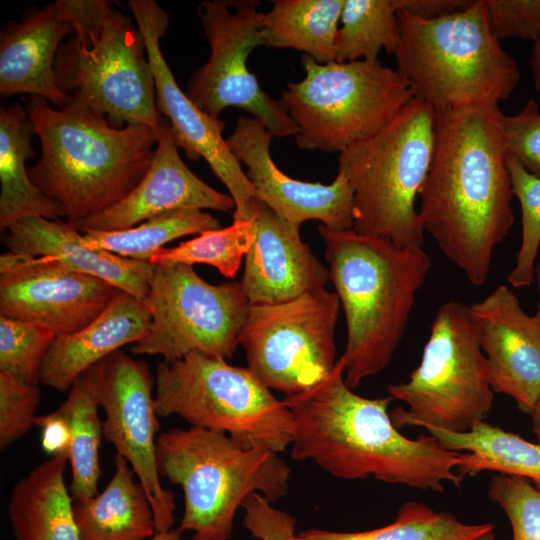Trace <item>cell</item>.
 <instances>
[{"instance_id":"obj_7","label":"cell","mask_w":540,"mask_h":540,"mask_svg":"<svg viewBox=\"0 0 540 540\" xmlns=\"http://www.w3.org/2000/svg\"><path fill=\"white\" fill-rule=\"evenodd\" d=\"M437 111L413 97L383 129L339 155L338 172L354 193L353 230L402 248H422L415 202L436 143Z\"/></svg>"},{"instance_id":"obj_47","label":"cell","mask_w":540,"mask_h":540,"mask_svg":"<svg viewBox=\"0 0 540 540\" xmlns=\"http://www.w3.org/2000/svg\"><path fill=\"white\" fill-rule=\"evenodd\" d=\"M534 281L536 282L537 290L539 292V299H538V303H537V311H536L534 317L537 319V321L540 324V262L535 266Z\"/></svg>"},{"instance_id":"obj_34","label":"cell","mask_w":540,"mask_h":540,"mask_svg":"<svg viewBox=\"0 0 540 540\" xmlns=\"http://www.w3.org/2000/svg\"><path fill=\"white\" fill-rule=\"evenodd\" d=\"M255 238L253 220H233L230 226L208 230L172 248H160L150 262L158 264H208L223 276L234 278Z\"/></svg>"},{"instance_id":"obj_5","label":"cell","mask_w":540,"mask_h":540,"mask_svg":"<svg viewBox=\"0 0 540 540\" xmlns=\"http://www.w3.org/2000/svg\"><path fill=\"white\" fill-rule=\"evenodd\" d=\"M397 19L396 69L437 112L498 104L517 86L518 66L494 36L483 0L436 19L403 10Z\"/></svg>"},{"instance_id":"obj_39","label":"cell","mask_w":540,"mask_h":540,"mask_svg":"<svg viewBox=\"0 0 540 540\" xmlns=\"http://www.w3.org/2000/svg\"><path fill=\"white\" fill-rule=\"evenodd\" d=\"M501 134L507 156L540 178V110L534 99L520 112L501 116Z\"/></svg>"},{"instance_id":"obj_37","label":"cell","mask_w":540,"mask_h":540,"mask_svg":"<svg viewBox=\"0 0 540 540\" xmlns=\"http://www.w3.org/2000/svg\"><path fill=\"white\" fill-rule=\"evenodd\" d=\"M488 496L507 515L512 540H540V491L530 481L497 474L492 477Z\"/></svg>"},{"instance_id":"obj_25","label":"cell","mask_w":540,"mask_h":540,"mask_svg":"<svg viewBox=\"0 0 540 540\" xmlns=\"http://www.w3.org/2000/svg\"><path fill=\"white\" fill-rule=\"evenodd\" d=\"M67 457H51L14 485L8 518L16 540H79L64 474Z\"/></svg>"},{"instance_id":"obj_31","label":"cell","mask_w":540,"mask_h":540,"mask_svg":"<svg viewBox=\"0 0 540 540\" xmlns=\"http://www.w3.org/2000/svg\"><path fill=\"white\" fill-rule=\"evenodd\" d=\"M219 229L218 220L200 209H178L117 231H84L80 242L94 250L150 262L154 253L177 238Z\"/></svg>"},{"instance_id":"obj_35","label":"cell","mask_w":540,"mask_h":540,"mask_svg":"<svg viewBox=\"0 0 540 540\" xmlns=\"http://www.w3.org/2000/svg\"><path fill=\"white\" fill-rule=\"evenodd\" d=\"M512 194L520 203L522 212L521 243L516 263L508 275L514 288L528 287L534 281L536 258L540 246V178L524 169L515 159L507 156Z\"/></svg>"},{"instance_id":"obj_46","label":"cell","mask_w":540,"mask_h":540,"mask_svg":"<svg viewBox=\"0 0 540 540\" xmlns=\"http://www.w3.org/2000/svg\"><path fill=\"white\" fill-rule=\"evenodd\" d=\"M178 530L170 529L168 531L156 532L153 537L148 540H183Z\"/></svg>"},{"instance_id":"obj_22","label":"cell","mask_w":540,"mask_h":540,"mask_svg":"<svg viewBox=\"0 0 540 540\" xmlns=\"http://www.w3.org/2000/svg\"><path fill=\"white\" fill-rule=\"evenodd\" d=\"M58 0L28 11L0 37V94H30L61 108L71 97L57 85L54 64L61 44L74 35Z\"/></svg>"},{"instance_id":"obj_11","label":"cell","mask_w":540,"mask_h":540,"mask_svg":"<svg viewBox=\"0 0 540 540\" xmlns=\"http://www.w3.org/2000/svg\"><path fill=\"white\" fill-rule=\"evenodd\" d=\"M54 73L63 92L111 126L159 130L163 116L144 38L113 6L61 44Z\"/></svg>"},{"instance_id":"obj_48","label":"cell","mask_w":540,"mask_h":540,"mask_svg":"<svg viewBox=\"0 0 540 540\" xmlns=\"http://www.w3.org/2000/svg\"><path fill=\"white\" fill-rule=\"evenodd\" d=\"M475 540H496L494 530H490V531L482 534L481 536H479Z\"/></svg>"},{"instance_id":"obj_20","label":"cell","mask_w":540,"mask_h":540,"mask_svg":"<svg viewBox=\"0 0 540 540\" xmlns=\"http://www.w3.org/2000/svg\"><path fill=\"white\" fill-rule=\"evenodd\" d=\"M156 147L148 171L124 199L76 225L78 231H117L178 209H235L230 195L197 177L183 162L168 121L156 132Z\"/></svg>"},{"instance_id":"obj_2","label":"cell","mask_w":540,"mask_h":540,"mask_svg":"<svg viewBox=\"0 0 540 540\" xmlns=\"http://www.w3.org/2000/svg\"><path fill=\"white\" fill-rule=\"evenodd\" d=\"M284 401L293 415L295 460H311L344 480L373 478L435 492H444L445 482L461 486L462 452L444 448L430 434L402 435L388 413L392 398L353 392L340 359L325 379Z\"/></svg>"},{"instance_id":"obj_21","label":"cell","mask_w":540,"mask_h":540,"mask_svg":"<svg viewBox=\"0 0 540 540\" xmlns=\"http://www.w3.org/2000/svg\"><path fill=\"white\" fill-rule=\"evenodd\" d=\"M255 238L240 281L250 305L274 304L324 289L329 271L302 241L299 229L253 198Z\"/></svg>"},{"instance_id":"obj_6","label":"cell","mask_w":540,"mask_h":540,"mask_svg":"<svg viewBox=\"0 0 540 540\" xmlns=\"http://www.w3.org/2000/svg\"><path fill=\"white\" fill-rule=\"evenodd\" d=\"M156 463L160 476L182 488L177 530L191 531L192 540H229L245 499L253 493L272 503L283 498L291 475L274 451L244 448L224 433L192 426L158 436Z\"/></svg>"},{"instance_id":"obj_24","label":"cell","mask_w":540,"mask_h":540,"mask_svg":"<svg viewBox=\"0 0 540 540\" xmlns=\"http://www.w3.org/2000/svg\"><path fill=\"white\" fill-rule=\"evenodd\" d=\"M151 322L144 302L118 290L90 324L71 335L56 337L43 359L40 383L60 392L69 391L90 368L124 345L143 339Z\"/></svg>"},{"instance_id":"obj_1","label":"cell","mask_w":540,"mask_h":540,"mask_svg":"<svg viewBox=\"0 0 540 540\" xmlns=\"http://www.w3.org/2000/svg\"><path fill=\"white\" fill-rule=\"evenodd\" d=\"M498 104L437 112L433 160L419 215L442 253L474 286L488 279L495 247L514 223Z\"/></svg>"},{"instance_id":"obj_38","label":"cell","mask_w":540,"mask_h":540,"mask_svg":"<svg viewBox=\"0 0 540 540\" xmlns=\"http://www.w3.org/2000/svg\"><path fill=\"white\" fill-rule=\"evenodd\" d=\"M40 392L37 385L27 384L0 372V448L6 449L34 425Z\"/></svg>"},{"instance_id":"obj_45","label":"cell","mask_w":540,"mask_h":540,"mask_svg":"<svg viewBox=\"0 0 540 540\" xmlns=\"http://www.w3.org/2000/svg\"><path fill=\"white\" fill-rule=\"evenodd\" d=\"M529 415L532 418V432L540 444V398Z\"/></svg>"},{"instance_id":"obj_27","label":"cell","mask_w":540,"mask_h":540,"mask_svg":"<svg viewBox=\"0 0 540 540\" xmlns=\"http://www.w3.org/2000/svg\"><path fill=\"white\" fill-rule=\"evenodd\" d=\"M34 134L27 109L13 104L0 109V227L5 230L19 219L65 217L62 207L44 195L30 180L26 160L35 155Z\"/></svg>"},{"instance_id":"obj_15","label":"cell","mask_w":540,"mask_h":540,"mask_svg":"<svg viewBox=\"0 0 540 540\" xmlns=\"http://www.w3.org/2000/svg\"><path fill=\"white\" fill-rule=\"evenodd\" d=\"M99 406L104 411V438L124 457L143 485L152 506L156 532L172 529L175 497L160 481L156 463L159 432L152 394L153 377L146 362L121 350L91 368Z\"/></svg>"},{"instance_id":"obj_44","label":"cell","mask_w":540,"mask_h":540,"mask_svg":"<svg viewBox=\"0 0 540 540\" xmlns=\"http://www.w3.org/2000/svg\"><path fill=\"white\" fill-rule=\"evenodd\" d=\"M529 62L532 69L534 87L540 92V37L534 41Z\"/></svg>"},{"instance_id":"obj_33","label":"cell","mask_w":540,"mask_h":540,"mask_svg":"<svg viewBox=\"0 0 540 540\" xmlns=\"http://www.w3.org/2000/svg\"><path fill=\"white\" fill-rule=\"evenodd\" d=\"M398 11V0H344L335 61H375L381 49L394 55L398 45Z\"/></svg>"},{"instance_id":"obj_43","label":"cell","mask_w":540,"mask_h":540,"mask_svg":"<svg viewBox=\"0 0 540 540\" xmlns=\"http://www.w3.org/2000/svg\"><path fill=\"white\" fill-rule=\"evenodd\" d=\"M399 10L423 18L436 19L466 9L473 0H398Z\"/></svg>"},{"instance_id":"obj_19","label":"cell","mask_w":540,"mask_h":540,"mask_svg":"<svg viewBox=\"0 0 540 540\" xmlns=\"http://www.w3.org/2000/svg\"><path fill=\"white\" fill-rule=\"evenodd\" d=\"M492 390L510 396L530 414L540 398V324L522 308L517 296L498 285L470 305Z\"/></svg>"},{"instance_id":"obj_23","label":"cell","mask_w":540,"mask_h":540,"mask_svg":"<svg viewBox=\"0 0 540 540\" xmlns=\"http://www.w3.org/2000/svg\"><path fill=\"white\" fill-rule=\"evenodd\" d=\"M4 231L10 252L52 257L68 269L102 279L142 302L147 298L154 264L86 247L80 242L81 232L68 221L25 217Z\"/></svg>"},{"instance_id":"obj_32","label":"cell","mask_w":540,"mask_h":540,"mask_svg":"<svg viewBox=\"0 0 540 540\" xmlns=\"http://www.w3.org/2000/svg\"><path fill=\"white\" fill-rule=\"evenodd\" d=\"M493 523L466 524L454 515L437 511L418 501L404 502L394 521L386 526L360 531L337 532L308 529L298 540H475L495 529Z\"/></svg>"},{"instance_id":"obj_3","label":"cell","mask_w":540,"mask_h":540,"mask_svg":"<svg viewBox=\"0 0 540 540\" xmlns=\"http://www.w3.org/2000/svg\"><path fill=\"white\" fill-rule=\"evenodd\" d=\"M25 104L41 145L30 180L73 225L124 199L148 171L157 142L152 129L115 128L73 99L61 108L36 96Z\"/></svg>"},{"instance_id":"obj_29","label":"cell","mask_w":540,"mask_h":540,"mask_svg":"<svg viewBox=\"0 0 540 540\" xmlns=\"http://www.w3.org/2000/svg\"><path fill=\"white\" fill-rule=\"evenodd\" d=\"M344 0H275L260 29L264 46L291 48L320 64L335 61Z\"/></svg>"},{"instance_id":"obj_10","label":"cell","mask_w":540,"mask_h":540,"mask_svg":"<svg viewBox=\"0 0 540 540\" xmlns=\"http://www.w3.org/2000/svg\"><path fill=\"white\" fill-rule=\"evenodd\" d=\"M408 409L391 411L394 425L463 433L488 417L494 391L470 306L446 301L437 309L419 365L406 382L388 387Z\"/></svg>"},{"instance_id":"obj_13","label":"cell","mask_w":540,"mask_h":540,"mask_svg":"<svg viewBox=\"0 0 540 540\" xmlns=\"http://www.w3.org/2000/svg\"><path fill=\"white\" fill-rule=\"evenodd\" d=\"M339 307L337 294L325 288L285 302L250 305L238 338L248 369L286 396L317 385L337 362Z\"/></svg>"},{"instance_id":"obj_12","label":"cell","mask_w":540,"mask_h":540,"mask_svg":"<svg viewBox=\"0 0 540 540\" xmlns=\"http://www.w3.org/2000/svg\"><path fill=\"white\" fill-rule=\"evenodd\" d=\"M144 303L151 326L131 350L167 362L192 352L231 358L250 307L240 282L210 284L182 263L155 265Z\"/></svg>"},{"instance_id":"obj_28","label":"cell","mask_w":540,"mask_h":540,"mask_svg":"<svg viewBox=\"0 0 540 540\" xmlns=\"http://www.w3.org/2000/svg\"><path fill=\"white\" fill-rule=\"evenodd\" d=\"M446 449L461 453L458 474L475 476L495 471L527 479L540 491V444L498 426L480 422L469 431L455 433L425 427Z\"/></svg>"},{"instance_id":"obj_8","label":"cell","mask_w":540,"mask_h":540,"mask_svg":"<svg viewBox=\"0 0 540 540\" xmlns=\"http://www.w3.org/2000/svg\"><path fill=\"white\" fill-rule=\"evenodd\" d=\"M158 416L228 435L244 448L276 453L291 446L293 415L249 369L192 352L160 362L155 375Z\"/></svg>"},{"instance_id":"obj_9","label":"cell","mask_w":540,"mask_h":540,"mask_svg":"<svg viewBox=\"0 0 540 540\" xmlns=\"http://www.w3.org/2000/svg\"><path fill=\"white\" fill-rule=\"evenodd\" d=\"M301 64L304 78L287 84L281 102L302 150L341 153L386 127L414 97L402 74L379 59L320 64L303 55Z\"/></svg>"},{"instance_id":"obj_40","label":"cell","mask_w":540,"mask_h":540,"mask_svg":"<svg viewBox=\"0 0 540 540\" xmlns=\"http://www.w3.org/2000/svg\"><path fill=\"white\" fill-rule=\"evenodd\" d=\"M490 28L498 41L540 37V0H483Z\"/></svg>"},{"instance_id":"obj_36","label":"cell","mask_w":540,"mask_h":540,"mask_svg":"<svg viewBox=\"0 0 540 540\" xmlns=\"http://www.w3.org/2000/svg\"><path fill=\"white\" fill-rule=\"evenodd\" d=\"M55 339L44 327L0 316V372L38 385L43 359Z\"/></svg>"},{"instance_id":"obj_18","label":"cell","mask_w":540,"mask_h":540,"mask_svg":"<svg viewBox=\"0 0 540 540\" xmlns=\"http://www.w3.org/2000/svg\"><path fill=\"white\" fill-rule=\"evenodd\" d=\"M273 137L261 121L242 115L226 139L234 156L247 167L255 198L299 230L308 220L320 221L331 230L353 229L354 193L348 179L338 172L332 183L324 185L289 177L272 159Z\"/></svg>"},{"instance_id":"obj_42","label":"cell","mask_w":540,"mask_h":540,"mask_svg":"<svg viewBox=\"0 0 540 540\" xmlns=\"http://www.w3.org/2000/svg\"><path fill=\"white\" fill-rule=\"evenodd\" d=\"M34 425L41 429V445L47 454L52 457H67L70 431L66 419L57 409L36 416Z\"/></svg>"},{"instance_id":"obj_30","label":"cell","mask_w":540,"mask_h":540,"mask_svg":"<svg viewBox=\"0 0 540 540\" xmlns=\"http://www.w3.org/2000/svg\"><path fill=\"white\" fill-rule=\"evenodd\" d=\"M99 402L91 368L82 374L57 408L70 431L68 463L71 468L70 491L73 500H86L98 494L101 475L99 449L103 435L98 415Z\"/></svg>"},{"instance_id":"obj_41","label":"cell","mask_w":540,"mask_h":540,"mask_svg":"<svg viewBox=\"0 0 540 540\" xmlns=\"http://www.w3.org/2000/svg\"><path fill=\"white\" fill-rule=\"evenodd\" d=\"M243 525L259 540H298L296 521L285 511L275 508L259 493L249 495L241 507Z\"/></svg>"},{"instance_id":"obj_26","label":"cell","mask_w":540,"mask_h":540,"mask_svg":"<svg viewBox=\"0 0 540 540\" xmlns=\"http://www.w3.org/2000/svg\"><path fill=\"white\" fill-rule=\"evenodd\" d=\"M127 460L114 458V473L101 493L73 500L79 540H146L156 533L152 506Z\"/></svg>"},{"instance_id":"obj_4","label":"cell","mask_w":540,"mask_h":540,"mask_svg":"<svg viewBox=\"0 0 540 540\" xmlns=\"http://www.w3.org/2000/svg\"><path fill=\"white\" fill-rule=\"evenodd\" d=\"M329 279L343 307L347 340L339 358L353 389L384 370L398 348L431 268L422 248H402L353 229L318 226Z\"/></svg>"},{"instance_id":"obj_14","label":"cell","mask_w":540,"mask_h":540,"mask_svg":"<svg viewBox=\"0 0 540 540\" xmlns=\"http://www.w3.org/2000/svg\"><path fill=\"white\" fill-rule=\"evenodd\" d=\"M257 0H207L198 15L210 46L206 63L191 74L186 94L204 112L219 118L229 107L245 110L273 136L297 135L298 127L281 100L270 97L247 66L250 53L263 45L264 13Z\"/></svg>"},{"instance_id":"obj_16","label":"cell","mask_w":540,"mask_h":540,"mask_svg":"<svg viewBox=\"0 0 540 540\" xmlns=\"http://www.w3.org/2000/svg\"><path fill=\"white\" fill-rule=\"evenodd\" d=\"M128 5L145 41L157 108L168 121L177 146L191 160L203 158L226 186L235 202L233 220L250 219L255 188L223 138L224 121L201 110L180 89L163 56L160 40L168 28L167 13L154 0H130Z\"/></svg>"},{"instance_id":"obj_17","label":"cell","mask_w":540,"mask_h":540,"mask_svg":"<svg viewBox=\"0 0 540 540\" xmlns=\"http://www.w3.org/2000/svg\"><path fill=\"white\" fill-rule=\"evenodd\" d=\"M119 289L49 256H0V316L33 323L56 337L90 324Z\"/></svg>"}]
</instances>
